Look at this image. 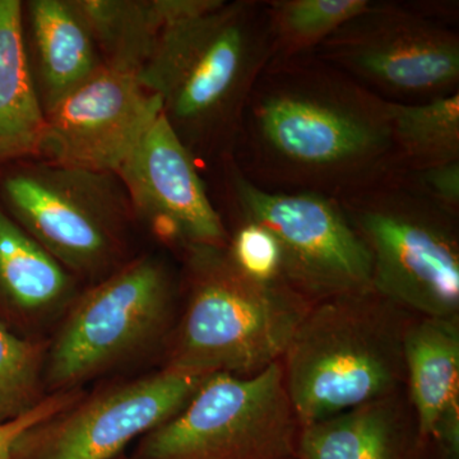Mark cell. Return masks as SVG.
<instances>
[{"instance_id":"cell-18","label":"cell","mask_w":459,"mask_h":459,"mask_svg":"<svg viewBox=\"0 0 459 459\" xmlns=\"http://www.w3.org/2000/svg\"><path fill=\"white\" fill-rule=\"evenodd\" d=\"M105 66L140 74L171 23L204 11L213 0H72Z\"/></svg>"},{"instance_id":"cell-17","label":"cell","mask_w":459,"mask_h":459,"mask_svg":"<svg viewBox=\"0 0 459 459\" xmlns=\"http://www.w3.org/2000/svg\"><path fill=\"white\" fill-rule=\"evenodd\" d=\"M22 27L33 86L45 114L105 66L72 0L22 3Z\"/></svg>"},{"instance_id":"cell-21","label":"cell","mask_w":459,"mask_h":459,"mask_svg":"<svg viewBox=\"0 0 459 459\" xmlns=\"http://www.w3.org/2000/svg\"><path fill=\"white\" fill-rule=\"evenodd\" d=\"M370 0H267L271 62L309 56Z\"/></svg>"},{"instance_id":"cell-13","label":"cell","mask_w":459,"mask_h":459,"mask_svg":"<svg viewBox=\"0 0 459 459\" xmlns=\"http://www.w3.org/2000/svg\"><path fill=\"white\" fill-rule=\"evenodd\" d=\"M161 115L160 99L138 74L104 66L45 114L40 159L117 174Z\"/></svg>"},{"instance_id":"cell-16","label":"cell","mask_w":459,"mask_h":459,"mask_svg":"<svg viewBox=\"0 0 459 459\" xmlns=\"http://www.w3.org/2000/svg\"><path fill=\"white\" fill-rule=\"evenodd\" d=\"M296 459H443L420 434L406 386L301 429Z\"/></svg>"},{"instance_id":"cell-12","label":"cell","mask_w":459,"mask_h":459,"mask_svg":"<svg viewBox=\"0 0 459 459\" xmlns=\"http://www.w3.org/2000/svg\"><path fill=\"white\" fill-rule=\"evenodd\" d=\"M141 234L178 255L189 247H228L229 231L201 168L164 117L117 171Z\"/></svg>"},{"instance_id":"cell-25","label":"cell","mask_w":459,"mask_h":459,"mask_svg":"<svg viewBox=\"0 0 459 459\" xmlns=\"http://www.w3.org/2000/svg\"><path fill=\"white\" fill-rule=\"evenodd\" d=\"M86 389H74V391L57 392V394L47 395L35 409L29 411L25 415L9 420V421L0 422V459H11L14 443L17 442L21 435L25 433L27 429L49 418L68 404L74 403L84 394Z\"/></svg>"},{"instance_id":"cell-7","label":"cell","mask_w":459,"mask_h":459,"mask_svg":"<svg viewBox=\"0 0 459 459\" xmlns=\"http://www.w3.org/2000/svg\"><path fill=\"white\" fill-rule=\"evenodd\" d=\"M337 201L369 253L374 291L416 316L459 318V217L402 174Z\"/></svg>"},{"instance_id":"cell-15","label":"cell","mask_w":459,"mask_h":459,"mask_svg":"<svg viewBox=\"0 0 459 459\" xmlns=\"http://www.w3.org/2000/svg\"><path fill=\"white\" fill-rule=\"evenodd\" d=\"M403 350L420 434L443 459H459V318L413 316Z\"/></svg>"},{"instance_id":"cell-2","label":"cell","mask_w":459,"mask_h":459,"mask_svg":"<svg viewBox=\"0 0 459 459\" xmlns=\"http://www.w3.org/2000/svg\"><path fill=\"white\" fill-rule=\"evenodd\" d=\"M271 60L267 0H213L166 27L138 78L211 171L235 156L247 101Z\"/></svg>"},{"instance_id":"cell-5","label":"cell","mask_w":459,"mask_h":459,"mask_svg":"<svg viewBox=\"0 0 459 459\" xmlns=\"http://www.w3.org/2000/svg\"><path fill=\"white\" fill-rule=\"evenodd\" d=\"M179 310V276L164 256L142 250L124 267L84 287L47 342V395L87 388L159 365Z\"/></svg>"},{"instance_id":"cell-6","label":"cell","mask_w":459,"mask_h":459,"mask_svg":"<svg viewBox=\"0 0 459 459\" xmlns=\"http://www.w3.org/2000/svg\"><path fill=\"white\" fill-rule=\"evenodd\" d=\"M0 207L86 287L142 252L128 193L115 172L21 160L0 168Z\"/></svg>"},{"instance_id":"cell-22","label":"cell","mask_w":459,"mask_h":459,"mask_svg":"<svg viewBox=\"0 0 459 459\" xmlns=\"http://www.w3.org/2000/svg\"><path fill=\"white\" fill-rule=\"evenodd\" d=\"M47 343L23 340L0 325V422L35 409L45 397Z\"/></svg>"},{"instance_id":"cell-14","label":"cell","mask_w":459,"mask_h":459,"mask_svg":"<svg viewBox=\"0 0 459 459\" xmlns=\"http://www.w3.org/2000/svg\"><path fill=\"white\" fill-rule=\"evenodd\" d=\"M84 287L0 207V325L47 343Z\"/></svg>"},{"instance_id":"cell-9","label":"cell","mask_w":459,"mask_h":459,"mask_svg":"<svg viewBox=\"0 0 459 459\" xmlns=\"http://www.w3.org/2000/svg\"><path fill=\"white\" fill-rule=\"evenodd\" d=\"M211 171L229 219L256 223L276 240L280 279L296 294L313 305L373 289L369 253L336 198L263 189L234 157Z\"/></svg>"},{"instance_id":"cell-19","label":"cell","mask_w":459,"mask_h":459,"mask_svg":"<svg viewBox=\"0 0 459 459\" xmlns=\"http://www.w3.org/2000/svg\"><path fill=\"white\" fill-rule=\"evenodd\" d=\"M45 129L27 60L22 2L0 0V168L40 159Z\"/></svg>"},{"instance_id":"cell-24","label":"cell","mask_w":459,"mask_h":459,"mask_svg":"<svg viewBox=\"0 0 459 459\" xmlns=\"http://www.w3.org/2000/svg\"><path fill=\"white\" fill-rule=\"evenodd\" d=\"M402 175L425 197L459 217V161Z\"/></svg>"},{"instance_id":"cell-26","label":"cell","mask_w":459,"mask_h":459,"mask_svg":"<svg viewBox=\"0 0 459 459\" xmlns=\"http://www.w3.org/2000/svg\"><path fill=\"white\" fill-rule=\"evenodd\" d=\"M114 459H134L131 457V455H126V453H123V455H117V457H115Z\"/></svg>"},{"instance_id":"cell-10","label":"cell","mask_w":459,"mask_h":459,"mask_svg":"<svg viewBox=\"0 0 459 459\" xmlns=\"http://www.w3.org/2000/svg\"><path fill=\"white\" fill-rule=\"evenodd\" d=\"M301 422L282 364L250 377H204L188 403L142 435L134 459H296Z\"/></svg>"},{"instance_id":"cell-1","label":"cell","mask_w":459,"mask_h":459,"mask_svg":"<svg viewBox=\"0 0 459 459\" xmlns=\"http://www.w3.org/2000/svg\"><path fill=\"white\" fill-rule=\"evenodd\" d=\"M234 159L263 189L336 199L401 174L389 102L314 54L263 71Z\"/></svg>"},{"instance_id":"cell-23","label":"cell","mask_w":459,"mask_h":459,"mask_svg":"<svg viewBox=\"0 0 459 459\" xmlns=\"http://www.w3.org/2000/svg\"><path fill=\"white\" fill-rule=\"evenodd\" d=\"M229 252L249 276L261 281H281V255L276 240L267 231L249 221L231 220Z\"/></svg>"},{"instance_id":"cell-4","label":"cell","mask_w":459,"mask_h":459,"mask_svg":"<svg viewBox=\"0 0 459 459\" xmlns=\"http://www.w3.org/2000/svg\"><path fill=\"white\" fill-rule=\"evenodd\" d=\"M415 316L373 289L313 304L281 360L301 427L403 389Z\"/></svg>"},{"instance_id":"cell-3","label":"cell","mask_w":459,"mask_h":459,"mask_svg":"<svg viewBox=\"0 0 459 459\" xmlns=\"http://www.w3.org/2000/svg\"><path fill=\"white\" fill-rule=\"evenodd\" d=\"M179 310L156 369L250 377L282 360L312 304L282 281L246 273L228 247L179 255Z\"/></svg>"},{"instance_id":"cell-20","label":"cell","mask_w":459,"mask_h":459,"mask_svg":"<svg viewBox=\"0 0 459 459\" xmlns=\"http://www.w3.org/2000/svg\"><path fill=\"white\" fill-rule=\"evenodd\" d=\"M389 117L401 174L459 161V92L420 104L389 102Z\"/></svg>"},{"instance_id":"cell-8","label":"cell","mask_w":459,"mask_h":459,"mask_svg":"<svg viewBox=\"0 0 459 459\" xmlns=\"http://www.w3.org/2000/svg\"><path fill=\"white\" fill-rule=\"evenodd\" d=\"M370 0L314 56L389 102L420 104L459 92L455 5Z\"/></svg>"},{"instance_id":"cell-11","label":"cell","mask_w":459,"mask_h":459,"mask_svg":"<svg viewBox=\"0 0 459 459\" xmlns=\"http://www.w3.org/2000/svg\"><path fill=\"white\" fill-rule=\"evenodd\" d=\"M204 377L155 369L102 380L27 429L11 459H114L177 415Z\"/></svg>"}]
</instances>
